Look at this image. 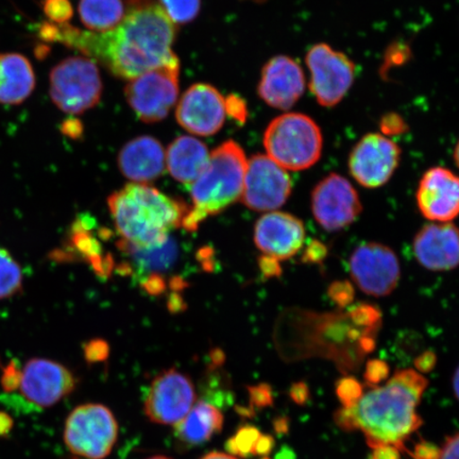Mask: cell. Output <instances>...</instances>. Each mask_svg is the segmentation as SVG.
<instances>
[{
  "label": "cell",
  "mask_w": 459,
  "mask_h": 459,
  "mask_svg": "<svg viewBox=\"0 0 459 459\" xmlns=\"http://www.w3.org/2000/svg\"><path fill=\"white\" fill-rule=\"evenodd\" d=\"M124 20L103 33L45 22L39 34L82 51L114 76L132 80L174 60L176 25L154 0H128Z\"/></svg>",
  "instance_id": "1"
},
{
  "label": "cell",
  "mask_w": 459,
  "mask_h": 459,
  "mask_svg": "<svg viewBox=\"0 0 459 459\" xmlns=\"http://www.w3.org/2000/svg\"><path fill=\"white\" fill-rule=\"evenodd\" d=\"M428 387V380L414 369L394 372L382 386H377L352 406L335 412L337 426L360 430L371 447L393 446L406 451L405 440L421 427L417 407Z\"/></svg>",
  "instance_id": "2"
},
{
  "label": "cell",
  "mask_w": 459,
  "mask_h": 459,
  "mask_svg": "<svg viewBox=\"0 0 459 459\" xmlns=\"http://www.w3.org/2000/svg\"><path fill=\"white\" fill-rule=\"evenodd\" d=\"M108 205L120 239L137 248L168 242L172 230L182 227L188 211L180 200L137 183L113 193Z\"/></svg>",
  "instance_id": "3"
},
{
  "label": "cell",
  "mask_w": 459,
  "mask_h": 459,
  "mask_svg": "<svg viewBox=\"0 0 459 459\" xmlns=\"http://www.w3.org/2000/svg\"><path fill=\"white\" fill-rule=\"evenodd\" d=\"M247 163L238 143L228 141L216 148L203 174L189 186L193 206L188 208L182 228L196 231L209 217L221 213L242 197Z\"/></svg>",
  "instance_id": "4"
},
{
  "label": "cell",
  "mask_w": 459,
  "mask_h": 459,
  "mask_svg": "<svg viewBox=\"0 0 459 459\" xmlns=\"http://www.w3.org/2000/svg\"><path fill=\"white\" fill-rule=\"evenodd\" d=\"M267 156L285 170L311 169L321 158L324 137L317 123L301 113L274 118L264 134Z\"/></svg>",
  "instance_id": "5"
},
{
  "label": "cell",
  "mask_w": 459,
  "mask_h": 459,
  "mask_svg": "<svg viewBox=\"0 0 459 459\" xmlns=\"http://www.w3.org/2000/svg\"><path fill=\"white\" fill-rule=\"evenodd\" d=\"M49 94L61 111L78 115L94 108L102 95L99 67L86 56H71L57 63L49 74Z\"/></svg>",
  "instance_id": "6"
},
{
  "label": "cell",
  "mask_w": 459,
  "mask_h": 459,
  "mask_svg": "<svg viewBox=\"0 0 459 459\" xmlns=\"http://www.w3.org/2000/svg\"><path fill=\"white\" fill-rule=\"evenodd\" d=\"M117 438V418L105 405L82 404L66 418L63 439L74 455L105 459L111 455Z\"/></svg>",
  "instance_id": "7"
},
{
  "label": "cell",
  "mask_w": 459,
  "mask_h": 459,
  "mask_svg": "<svg viewBox=\"0 0 459 459\" xmlns=\"http://www.w3.org/2000/svg\"><path fill=\"white\" fill-rule=\"evenodd\" d=\"M180 63L178 56L166 65L129 80L126 99L137 117L157 123L168 117L179 95Z\"/></svg>",
  "instance_id": "8"
},
{
  "label": "cell",
  "mask_w": 459,
  "mask_h": 459,
  "mask_svg": "<svg viewBox=\"0 0 459 459\" xmlns=\"http://www.w3.org/2000/svg\"><path fill=\"white\" fill-rule=\"evenodd\" d=\"M307 65L311 82L309 89L319 103L325 108L335 107L348 94L355 79V65L349 56L320 43L307 51Z\"/></svg>",
  "instance_id": "9"
},
{
  "label": "cell",
  "mask_w": 459,
  "mask_h": 459,
  "mask_svg": "<svg viewBox=\"0 0 459 459\" xmlns=\"http://www.w3.org/2000/svg\"><path fill=\"white\" fill-rule=\"evenodd\" d=\"M349 272L361 291L377 298L392 294L401 278L397 255L388 246L375 242L354 249L349 258Z\"/></svg>",
  "instance_id": "10"
},
{
  "label": "cell",
  "mask_w": 459,
  "mask_h": 459,
  "mask_svg": "<svg viewBox=\"0 0 459 459\" xmlns=\"http://www.w3.org/2000/svg\"><path fill=\"white\" fill-rule=\"evenodd\" d=\"M196 403V389L188 376L177 369L154 377L145 397L143 411L149 420L160 426H177Z\"/></svg>",
  "instance_id": "11"
},
{
  "label": "cell",
  "mask_w": 459,
  "mask_h": 459,
  "mask_svg": "<svg viewBox=\"0 0 459 459\" xmlns=\"http://www.w3.org/2000/svg\"><path fill=\"white\" fill-rule=\"evenodd\" d=\"M311 209L321 228L337 232L357 221L363 206L357 189L346 178L330 174L314 187Z\"/></svg>",
  "instance_id": "12"
},
{
  "label": "cell",
  "mask_w": 459,
  "mask_h": 459,
  "mask_svg": "<svg viewBox=\"0 0 459 459\" xmlns=\"http://www.w3.org/2000/svg\"><path fill=\"white\" fill-rule=\"evenodd\" d=\"M292 183L287 171L264 154L247 163L242 200L247 208L273 212L281 208L291 195Z\"/></svg>",
  "instance_id": "13"
},
{
  "label": "cell",
  "mask_w": 459,
  "mask_h": 459,
  "mask_svg": "<svg viewBox=\"0 0 459 459\" xmlns=\"http://www.w3.org/2000/svg\"><path fill=\"white\" fill-rule=\"evenodd\" d=\"M401 149L389 137L369 134L350 152L349 170L359 186L377 188L392 179L400 164Z\"/></svg>",
  "instance_id": "14"
},
{
  "label": "cell",
  "mask_w": 459,
  "mask_h": 459,
  "mask_svg": "<svg viewBox=\"0 0 459 459\" xmlns=\"http://www.w3.org/2000/svg\"><path fill=\"white\" fill-rule=\"evenodd\" d=\"M76 386V377L65 365L34 358L22 367L19 389L28 402L48 409L71 394Z\"/></svg>",
  "instance_id": "15"
},
{
  "label": "cell",
  "mask_w": 459,
  "mask_h": 459,
  "mask_svg": "<svg viewBox=\"0 0 459 459\" xmlns=\"http://www.w3.org/2000/svg\"><path fill=\"white\" fill-rule=\"evenodd\" d=\"M226 100L213 86L194 84L178 105L176 117L183 128L199 136L217 134L225 123Z\"/></svg>",
  "instance_id": "16"
},
{
  "label": "cell",
  "mask_w": 459,
  "mask_h": 459,
  "mask_svg": "<svg viewBox=\"0 0 459 459\" xmlns=\"http://www.w3.org/2000/svg\"><path fill=\"white\" fill-rule=\"evenodd\" d=\"M419 211L426 220L450 222L459 215V176L445 168L424 172L417 194Z\"/></svg>",
  "instance_id": "17"
},
{
  "label": "cell",
  "mask_w": 459,
  "mask_h": 459,
  "mask_svg": "<svg viewBox=\"0 0 459 459\" xmlns=\"http://www.w3.org/2000/svg\"><path fill=\"white\" fill-rule=\"evenodd\" d=\"M306 240V228L299 218L269 212L257 221L255 228V243L265 256L277 261L289 260L302 249Z\"/></svg>",
  "instance_id": "18"
},
{
  "label": "cell",
  "mask_w": 459,
  "mask_h": 459,
  "mask_svg": "<svg viewBox=\"0 0 459 459\" xmlns=\"http://www.w3.org/2000/svg\"><path fill=\"white\" fill-rule=\"evenodd\" d=\"M306 90V76L302 68L290 56L273 57L264 66L258 95L267 105L289 110L301 99Z\"/></svg>",
  "instance_id": "19"
},
{
  "label": "cell",
  "mask_w": 459,
  "mask_h": 459,
  "mask_svg": "<svg viewBox=\"0 0 459 459\" xmlns=\"http://www.w3.org/2000/svg\"><path fill=\"white\" fill-rule=\"evenodd\" d=\"M412 250L428 271H452L459 266V229L451 222L429 223L416 234Z\"/></svg>",
  "instance_id": "20"
},
{
  "label": "cell",
  "mask_w": 459,
  "mask_h": 459,
  "mask_svg": "<svg viewBox=\"0 0 459 459\" xmlns=\"http://www.w3.org/2000/svg\"><path fill=\"white\" fill-rule=\"evenodd\" d=\"M122 174L137 185L157 180L166 169V152L151 136H140L123 147L118 156Z\"/></svg>",
  "instance_id": "21"
},
{
  "label": "cell",
  "mask_w": 459,
  "mask_h": 459,
  "mask_svg": "<svg viewBox=\"0 0 459 459\" xmlns=\"http://www.w3.org/2000/svg\"><path fill=\"white\" fill-rule=\"evenodd\" d=\"M37 78L30 61L17 53L0 54V103L19 106L36 89Z\"/></svg>",
  "instance_id": "22"
},
{
  "label": "cell",
  "mask_w": 459,
  "mask_h": 459,
  "mask_svg": "<svg viewBox=\"0 0 459 459\" xmlns=\"http://www.w3.org/2000/svg\"><path fill=\"white\" fill-rule=\"evenodd\" d=\"M210 154L205 143L195 137H178L166 152V168L175 180L191 186L203 174Z\"/></svg>",
  "instance_id": "23"
},
{
  "label": "cell",
  "mask_w": 459,
  "mask_h": 459,
  "mask_svg": "<svg viewBox=\"0 0 459 459\" xmlns=\"http://www.w3.org/2000/svg\"><path fill=\"white\" fill-rule=\"evenodd\" d=\"M176 437L181 444L195 446L208 443L223 427L222 412L208 402L199 401L177 424Z\"/></svg>",
  "instance_id": "24"
},
{
  "label": "cell",
  "mask_w": 459,
  "mask_h": 459,
  "mask_svg": "<svg viewBox=\"0 0 459 459\" xmlns=\"http://www.w3.org/2000/svg\"><path fill=\"white\" fill-rule=\"evenodd\" d=\"M126 5L123 0H80L78 13L82 24L91 32L112 30L124 20Z\"/></svg>",
  "instance_id": "25"
},
{
  "label": "cell",
  "mask_w": 459,
  "mask_h": 459,
  "mask_svg": "<svg viewBox=\"0 0 459 459\" xmlns=\"http://www.w3.org/2000/svg\"><path fill=\"white\" fill-rule=\"evenodd\" d=\"M22 267L7 249L0 247V300L10 299L22 290Z\"/></svg>",
  "instance_id": "26"
},
{
  "label": "cell",
  "mask_w": 459,
  "mask_h": 459,
  "mask_svg": "<svg viewBox=\"0 0 459 459\" xmlns=\"http://www.w3.org/2000/svg\"><path fill=\"white\" fill-rule=\"evenodd\" d=\"M262 433L255 427L247 426L238 430V433L230 438L227 449L230 455L237 457H248L255 455L256 445Z\"/></svg>",
  "instance_id": "27"
},
{
  "label": "cell",
  "mask_w": 459,
  "mask_h": 459,
  "mask_svg": "<svg viewBox=\"0 0 459 459\" xmlns=\"http://www.w3.org/2000/svg\"><path fill=\"white\" fill-rule=\"evenodd\" d=\"M159 4L175 25H183L198 15L201 2L200 0H159Z\"/></svg>",
  "instance_id": "28"
},
{
  "label": "cell",
  "mask_w": 459,
  "mask_h": 459,
  "mask_svg": "<svg viewBox=\"0 0 459 459\" xmlns=\"http://www.w3.org/2000/svg\"><path fill=\"white\" fill-rule=\"evenodd\" d=\"M336 394L341 400L342 407H350L357 403V402L364 394L363 386L355 380L354 377H348L338 381L336 385Z\"/></svg>",
  "instance_id": "29"
},
{
  "label": "cell",
  "mask_w": 459,
  "mask_h": 459,
  "mask_svg": "<svg viewBox=\"0 0 459 459\" xmlns=\"http://www.w3.org/2000/svg\"><path fill=\"white\" fill-rule=\"evenodd\" d=\"M43 10L53 24H67L74 11L70 0H44Z\"/></svg>",
  "instance_id": "30"
},
{
  "label": "cell",
  "mask_w": 459,
  "mask_h": 459,
  "mask_svg": "<svg viewBox=\"0 0 459 459\" xmlns=\"http://www.w3.org/2000/svg\"><path fill=\"white\" fill-rule=\"evenodd\" d=\"M389 366L382 359H371L366 365L365 382L367 385L377 387L389 376Z\"/></svg>",
  "instance_id": "31"
},
{
  "label": "cell",
  "mask_w": 459,
  "mask_h": 459,
  "mask_svg": "<svg viewBox=\"0 0 459 459\" xmlns=\"http://www.w3.org/2000/svg\"><path fill=\"white\" fill-rule=\"evenodd\" d=\"M328 292L331 300L337 307H346L353 301L354 289L348 281H336V282L330 285Z\"/></svg>",
  "instance_id": "32"
},
{
  "label": "cell",
  "mask_w": 459,
  "mask_h": 459,
  "mask_svg": "<svg viewBox=\"0 0 459 459\" xmlns=\"http://www.w3.org/2000/svg\"><path fill=\"white\" fill-rule=\"evenodd\" d=\"M380 129L383 135L395 136L405 134L409 130V126H407L405 120L399 114L388 113L382 117Z\"/></svg>",
  "instance_id": "33"
},
{
  "label": "cell",
  "mask_w": 459,
  "mask_h": 459,
  "mask_svg": "<svg viewBox=\"0 0 459 459\" xmlns=\"http://www.w3.org/2000/svg\"><path fill=\"white\" fill-rule=\"evenodd\" d=\"M22 369L15 361H11L3 368V376L0 377V385L5 393H13L20 388Z\"/></svg>",
  "instance_id": "34"
},
{
  "label": "cell",
  "mask_w": 459,
  "mask_h": 459,
  "mask_svg": "<svg viewBox=\"0 0 459 459\" xmlns=\"http://www.w3.org/2000/svg\"><path fill=\"white\" fill-rule=\"evenodd\" d=\"M108 355V347L102 341H93L85 344L84 357L89 363H99L105 360Z\"/></svg>",
  "instance_id": "35"
},
{
  "label": "cell",
  "mask_w": 459,
  "mask_h": 459,
  "mask_svg": "<svg viewBox=\"0 0 459 459\" xmlns=\"http://www.w3.org/2000/svg\"><path fill=\"white\" fill-rule=\"evenodd\" d=\"M439 450L434 444L421 441L415 446L414 450L407 452L414 459H438Z\"/></svg>",
  "instance_id": "36"
},
{
  "label": "cell",
  "mask_w": 459,
  "mask_h": 459,
  "mask_svg": "<svg viewBox=\"0 0 459 459\" xmlns=\"http://www.w3.org/2000/svg\"><path fill=\"white\" fill-rule=\"evenodd\" d=\"M325 256V246L318 242V240H313V242L307 246L306 252H304L303 261L311 264L318 263L323 261Z\"/></svg>",
  "instance_id": "37"
},
{
  "label": "cell",
  "mask_w": 459,
  "mask_h": 459,
  "mask_svg": "<svg viewBox=\"0 0 459 459\" xmlns=\"http://www.w3.org/2000/svg\"><path fill=\"white\" fill-rule=\"evenodd\" d=\"M438 459H459V433L446 440L439 450Z\"/></svg>",
  "instance_id": "38"
},
{
  "label": "cell",
  "mask_w": 459,
  "mask_h": 459,
  "mask_svg": "<svg viewBox=\"0 0 459 459\" xmlns=\"http://www.w3.org/2000/svg\"><path fill=\"white\" fill-rule=\"evenodd\" d=\"M407 56H409V49L404 48L403 45L393 46L386 56V65L390 66L400 65L407 60Z\"/></svg>",
  "instance_id": "39"
},
{
  "label": "cell",
  "mask_w": 459,
  "mask_h": 459,
  "mask_svg": "<svg viewBox=\"0 0 459 459\" xmlns=\"http://www.w3.org/2000/svg\"><path fill=\"white\" fill-rule=\"evenodd\" d=\"M401 451L393 446H378L372 447L370 459H400Z\"/></svg>",
  "instance_id": "40"
},
{
  "label": "cell",
  "mask_w": 459,
  "mask_h": 459,
  "mask_svg": "<svg viewBox=\"0 0 459 459\" xmlns=\"http://www.w3.org/2000/svg\"><path fill=\"white\" fill-rule=\"evenodd\" d=\"M436 360V355L432 351L423 352L421 355L415 359V367L418 372L427 373L433 370Z\"/></svg>",
  "instance_id": "41"
},
{
  "label": "cell",
  "mask_w": 459,
  "mask_h": 459,
  "mask_svg": "<svg viewBox=\"0 0 459 459\" xmlns=\"http://www.w3.org/2000/svg\"><path fill=\"white\" fill-rule=\"evenodd\" d=\"M227 112L237 119H245L246 107L243 101H240L238 97L231 96L226 100Z\"/></svg>",
  "instance_id": "42"
},
{
  "label": "cell",
  "mask_w": 459,
  "mask_h": 459,
  "mask_svg": "<svg viewBox=\"0 0 459 459\" xmlns=\"http://www.w3.org/2000/svg\"><path fill=\"white\" fill-rule=\"evenodd\" d=\"M260 267L264 275H266L268 278L277 277L281 273L279 261L272 257L262 256L260 258Z\"/></svg>",
  "instance_id": "43"
},
{
  "label": "cell",
  "mask_w": 459,
  "mask_h": 459,
  "mask_svg": "<svg viewBox=\"0 0 459 459\" xmlns=\"http://www.w3.org/2000/svg\"><path fill=\"white\" fill-rule=\"evenodd\" d=\"M252 393V400H255V405L266 406L272 403L273 397L271 390L267 389L265 385L255 387Z\"/></svg>",
  "instance_id": "44"
},
{
  "label": "cell",
  "mask_w": 459,
  "mask_h": 459,
  "mask_svg": "<svg viewBox=\"0 0 459 459\" xmlns=\"http://www.w3.org/2000/svg\"><path fill=\"white\" fill-rule=\"evenodd\" d=\"M309 392L307 384L297 383L290 389V397L298 404H304L308 399Z\"/></svg>",
  "instance_id": "45"
},
{
  "label": "cell",
  "mask_w": 459,
  "mask_h": 459,
  "mask_svg": "<svg viewBox=\"0 0 459 459\" xmlns=\"http://www.w3.org/2000/svg\"><path fill=\"white\" fill-rule=\"evenodd\" d=\"M273 438L272 436L262 434L258 439L255 450V455H266L273 450Z\"/></svg>",
  "instance_id": "46"
},
{
  "label": "cell",
  "mask_w": 459,
  "mask_h": 459,
  "mask_svg": "<svg viewBox=\"0 0 459 459\" xmlns=\"http://www.w3.org/2000/svg\"><path fill=\"white\" fill-rule=\"evenodd\" d=\"M14 427V421L7 412L0 411V437H7Z\"/></svg>",
  "instance_id": "47"
},
{
  "label": "cell",
  "mask_w": 459,
  "mask_h": 459,
  "mask_svg": "<svg viewBox=\"0 0 459 459\" xmlns=\"http://www.w3.org/2000/svg\"><path fill=\"white\" fill-rule=\"evenodd\" d=\"M201 459H239L237 456L228 455V453L222 452H211L209 455H204Z\"/></svg>",
  "instance_id": "48"
},
{
  "label": "cell",
  "mask_w": 459,
  "mask_h": 459,
  "mask_svg": "<svg viewBox=\"0 0 459 459\" xmlns=\"http://www.w3.org/2000/svg\"><path fill=\"white\" fill-rule=\"evenodd\" d=\"M452 382L453 392H455V397L459 401V366L455 373V377H453Z\"/></svg>",
  "instance_id": "49"
},
{
  "label": "cell",
  "mask_w": 459,
  "mask_h": 459,
  "mask_svg": "<svg viewBox=\"0 0 459 459\" xmlns=\"http://www.w3.org/2000/svg\"><path fill=\"white\" fill-rule=\"evenodd\" d=\"M455 164L457 165V168L459 169V141L457 143V145H456L455 151Z\"/></svg>",
  "instance_id": "50"
},
{
  "label": "cell",
  "mask_w": 459,
  "mask_h": 459,
  "mask_svg": "<svg viewBox=\"0 0 459 459\" xmlns=\"http://www.w3.org/2000/svg\"><path fill=\"white\" fill-rule=\"evenodd\" d=\"M148 459H172V458H169L168 456H163V455H157V456H152V457L148 458Z\"/></svg>",
  "instance_id": "51"
}]
</instances>
